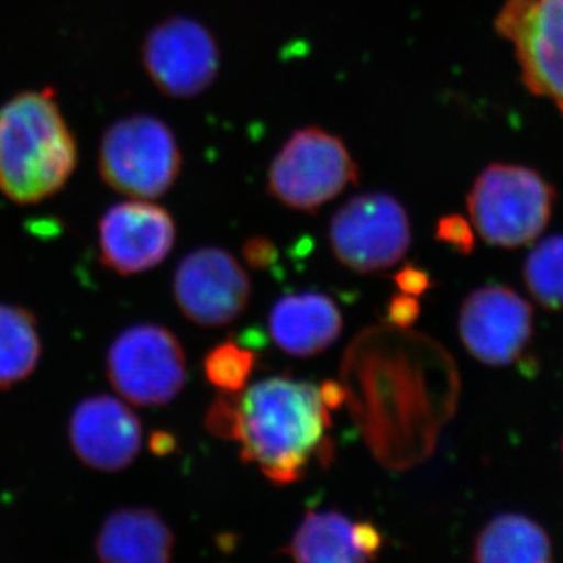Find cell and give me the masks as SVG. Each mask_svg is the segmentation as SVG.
Segmentation results:
<instances>
[{
  "mask_svg": "<svg viewBox=\"0 0 563 563\" xmlns=\"http://www.w3.org/2000/svg\"><path fill=\"white\" fill-rule=\"evenodd\" d=\"M420 313V302L415 299V296L406 295V292L393 296L390 303H388V322H391L393 325H399V328L412 325Z\"/></svg>",
  "mask_w": 563,
  "mask_h": 563,
  "instance_id": "23",
  "label": "cell"
},
{
  "mask_svg": "<svg viewBox=\"0 0 563 563\" xmlns=\"http://www.w3.org/2000/svg\"><path fill=\"white\" fill-rule=\"evenodd\" d=\"M141 58L155 87L174 99L201 95L220 73V47L201 22L172 16L155 25L141 47Z\"/></svg>",
  "mask_w": 563,
  "mask_h": 563,
  "instance_id": "8",
  "label": "cell"
},
{
  "mask_svg": "<svg viewBox=\"0 0 563 563\" xmlns=\"http://www.w3.org/2000/svg\"><path fill=\"white\" fill-rule=\"evenodd\" d=\"M77 166V144L54 88L24 91L0 109V192L32 206L65 187Z\"/></svg>",
  "mask_w": 563,
  "mask_h": 563,
  "instance_id": "2",
  "label": "cell"
},
{
  "mask_svg": "<svg viewBox=\"0 0 563 563\" xmlns=\"http://www.w3.org/2000/svg\"><path fill=\"white\" fill-rule=\"evenodd\" d=\"M320 395L322 401H324L325 406L329 407V410L336 409V407L342 406V402L344 401L343 388L340 387L339 384L332 383V380H328V383L322 384Z\"/></svg>",
  "mask_w": 563,
  "mask_h": 563,
  "instance_id": "27",
  "label": "cell"
},
{
  "mask_svg": "<svg viewBox=\"0 0 563 563\" xmlns=\"http://www.w3.org/2000/svg\"><path fill=\"white\" fill-rule=\"evenodd\" d=\"M176 537L161 515L144 507L114 510L103 520L95 551L107 563L172 561Z\"/></svg>",
  "mask_w": 563,
  "mask_h": 563,
  "instance_id": "15",
  "label": "cell"
},
{
  "mask_svg": "<svg viewBox=\"0 0 563 563\" xmlns=\"http://www.w3.org/2000/svg\"><path fill=\"white\" fill-rule=\"evenodd\" d=\"M526 287L540 306L554 312L563 310V235L550 236L533 247L526 258Z\"/></svg>",
  "mask_w": 563,
  "mask_h": 563,
  "instance_id": "19",
  "label": "cell"
},
{
  "mask_svg": "<svg viewBox=\"0 0 563 563\" xmlns=\"http://www.w3.org/2000/svg\"><path fill=\"white\" fill-rule=\"evenodd\" d=\"M251 280L231 252L207 246L192 251L174 276V298L181 313L203 328L235 321L251 299Z\"/></svg>",
  "mask_w": 563,
  "mask_h": 563,
  "instance_id": "10",
  "label": "cell"
},
{
  "mask_svg": "<svg viewBox=\"0 0 563 563\" xmlns=\"http://www.w3.org/2000/svg\"><path fill=\"white\" fill-rule=\"evenodd\" d=\"M354 526L336 510L309 512L282 553L303 563L368 562L355 543Z\"/></svg>",
  "mask_w": 563,
  "mask_h": 563,
  "instance_id": "17",
  "label": "cell"
},
{
  "mask_svg": "<svg viewBox=\"0 0 563 563\" xmlns=\"http://www.w3.org/2000/svg\"><path fill=\"white\" fill-rule=\"evenodd\" d=\"M459 333L477 361L490 366L510 365L531 342V303L503 285L479 288L463 302Z\"/></svg>",
  "mask_w": 563,
  "mask_h": 563,
  "instance_id": "11",
  "label": "cell"
},
{
  "mask_svg": "<svg viewBox=\"0 0 563 563\" xmlns=\"http://www.w3.org/2000/svg\"><path fill=\"white\" fill-rule=\"evenodd\" d=\"M358 179L357 163L343 140L310 125L298 129L277 152L266 190L288 209L314 213Z\"/></svg>",
  "mask_w": 563,
  "mask_h": 563,
  "instance_id": "4",
  "label": "cell"
},
{
  "mask_svg": "<svg viewBox=\"0 0 563 563\" xmlns=\"http://www.w3.org/2000/svg\"><path fill=\"white\" fill-rule=\"evenodd\" d=\"M268 329L282 351L296 357H312L336 342L343 331V317L329 296L299 292L274 303Z\"/></svg>",
  "mask_w": 563,
  "mask_h": 563,
  "instance_id": "14",
  "label": "cell"
},
{
  "mask_svg": "<svg viewBox=\"0 0 563 563\" xmlns=\"http://www.w3.org/2000/svg\"><path fill=\"white\" fill-rule=\"evenodd\" d=\"M329 407L307 380L276 376L236 395L232 442L244 462L255 463L273 484L298 483L313 457L331 462Z\"/></svg>",
  "mask_w": 563,
  "mask_h": 563,
  "instance_id": "1",
  "label": "cell"
},
{
  "mask_svg": "<svg viewBox=\"0 0 563 563\" xmlns=\"http://www.w3.org/2000/svg\"><path fill=\"white\" fill-rule=\"evenodd\" d=\"M329 243L336 261L352 272H384L409 251V217L402 203L387 192L357 195L333 214Z\"/></svg>",
  "mask_w": 563,
  "mask_h": 563,
  "instance_id": "6",
  "label": "cell"
},
{
  "mask_svg": "<svg viewBox=\"0 0 563 563\" xmlns=\"http://www.w3.org/2000/svg\"><path fill=\"white\" fill-rule=\"evenodd\" d=\"M254 351L229 340L214 346L203 361L207 380L222 393H239L246 387L255 368Z\"/></svg>",
  "mask_w": 563,
  "mask_h": 563,
  "instance_id": "20",
  "label": "cell"
},
{
  "mask_svg": "<svg viewBox=\"0 0 563 563\" xmlns=\"http://www.w3.org/2000/svg\"><path fill=\"white\" fill-rule=\"evenodd\" d=\"M495 25L512 41L529 90L563 113V0H507Z\"/></svg>",
  "mask_w": 563,
  "mask_h": 563,
  "instance_id": "9",
  "label": "cell"
},
{
  "mask_svg": "<svg viewBox=\"0 0 563 563\" xmlns=\"http://www.w3.org/2000/svg\"><path fill=\"white\" fill-rule=\"evenodd\" d=\"M355 543L361 548L363 554L366 555L368 561H374L383 548L384 539L380 536L379 529L368 521L363 523H355L354 526Z\"/></svg>",
  "mask_w": 563,
  "mask_h": 563,
  "instance_id": "25",
  "label": "cell"
},
{
  "mask_svg": "<svg viewBox=\"0 0 563 563\" xmlns=\"http://www.w3.org/2000/svg\"><path fill=\"white\" fill-rule=\"evenodd\" d=\"M181 169L172 129L150 114L111 124L99 151V173L111 190L133 199H157L176 184Z\"/></svg>",
  "mask_w": 563,
  "mask_h": 563,
  "instance_id": "5",
  "label": "cell"
},
{
  "mask_svg": "<svg viewBox=\"0 0 563 563\" xmlns=\"http://www.w3.org/2000/svg\"><path fill=\"white\" fill-rule=\"evenodd\" d=\"M243 258L247 265L255 269L268 268L274 265L277 258V247L272 240L266 236H251L243 244Z\"/></svg>",
  "mask_w": 563,
  "mask_h": 563,
  "instance_id": "22",
  "label": "cell"
},
{
  "mask_svg": "<svg viewBox=\"0 0 563 563\" xmlns=\"http://www.w3.org/2000/svg\"><path fill=\"white\" fill-rule=\"evenodd\" d=\"M473 561L479 563L553 562V544L542 526L518 514L493 518L477 536Z\"/></svg>",
  "mask_w": 563,
  "mask_h": 563,
  "instance_id": "16",
  "label": "cell"
},
{
  "mask_svg": "<svg viewBox=\"0 0 563 563\" xmlns=\"http://www.w3.org/2000/svg\"><path fill=\"white\" fill-rule=\"evenodd\" d=\"M111 387L135 406L172 402L187 383L179 340L162 325L140 324L121 333L107 354Z\"/></svg>",
  "mask_w": 563,
  "mask_h": 563,
  "instance_id": "7",
  "label": "cell"
},
{
  "mask_svg": "<svg viewBox=\"0 0 563 563\" xmlns=\"http://www.w3.org/2000/svg\"><path fill=\"white\" fill-rule=\"evenodd\" d=\"M555 188L525 166L490 165L479 174L468 195L476 231L493 246L532 243L553 217Z\"/></svg>",
  "mask_w": 563,
  "mask_h": 563,
  "instance_id": "3",
  "label": "cell"
},
{
  "mask_svg": "<svg viewBox=\"0 0 563 563\" xmlns=\"http://www.w3.org/2000/svg\"><path fill=\"white\" fill-rule=\"evenodd\" d=\"M176 222L157 203L120 202L99 222L101 261L111 272L132 276L161 265L176 243Z\"/></svg>",
  "mask_w": 563,
  "mask_h": 563,
  "instance_id": "12",
  "label": "cell"
},
{
  "mask_svg": "<svg viewBox=\"0 0 563 563\" xmlns=\"http://www.w3.org/2000/svg\"><path fill=\"white\" fill-rule=\"evenodd\" d=\"M150 446L154 454H172L176 450V439H174L172 433L157 431L152 433Z\"/></svg>",
  "mask_w": 563,
  "mask_h": 563,
  "instance_id": "26",
  "label": "cell"
},
{
  "mask_svg": "<svg viewBox=\"0 0 563 563\" xmlns=\"http://www.w3.org/2000/svg\"><path fill=\"white\" fill-rule=\"evenodd\" d=\"M68 432L70 446L80 462L107 473L131 465L143 442L139 417L109 395L81 401L70 415Z\"/></svg>",
  "mask_w": 563,
  "mask_h": 563,
  "instance_id": "13",
  "label": "cell"
},
{
  "mask_svg": "<svg viewBox=\"0 0 563 563\" xmlns=\"http://www.w3.org/2000/svg\"><path fill=\"white\" fill-rule=\"evenodd\" d=\"M435 239L465 255L472 254L476 246L472 225L461 214H446L440 218L437 222Z\"/></svg>",
  "mask_w": 563,
  "mask_h": 563,
  "instance_id": "21",
  "label": "cell"
},
{
  "mask_svg": "<svg viewBox=\"0 0 563 563\" xmlns=\"http://www.w3.org/2000/svg\"><path fill=\"white\" fill-rule=\"evenodd\" d=\"M396 285L402 292L410 296L424 295L432 287L431 276L418 266H404L395 276Z\"/></svg>",
  "mask_w": 563,
  "mask_h": 563,
  "instance_id": "24",
  "label": "cell"
},
{
  "mask_svg": "<svg viewBox=\"0 0 563 563\" xmlns=\"http://www.w3.org/2000/svg\"><path fill=\"white\" fill-rule=\"evenodd\" d=\"M40 357L35 317L24 307L0 303V390L31 377Z\"/></svg>",
  "mask_w": 563,
  "mask_h": 563,
  "instance_id": "18",
  "label": "cell"
}]
</instances>
